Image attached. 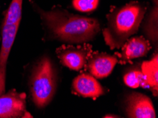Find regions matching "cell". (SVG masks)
<instances>
[{
  "label": "cell",
  "mask_w": 158,
  "mask_h": 118,
  "mask_svg": "<svg viewBox=\"0 0 158 118\" xmlns=\"http://www.w3.org/2000/svg\"><path fill=\"white\" fill-rule=\"evenodd\" d=\"M31 4L41 21L45 40H56L64 45L88 43L101 31L97 18L77 15L60 6L45 11L32 0Z\"/></svg>",
  "instance_id": "cell-1"
},
{
  "label": "cell",
  "mask_w": 158,
  "mask_h": 118,
  "mask_svg": "<svg viewBox=\"0 0 158 118\" xmlns=\"http://www.w3.org/2000/svg\"><path fill=\"white\" fill-rule=\"evenodd\" d=\"M148 8L145 2L134 1L114 7L107 14L106 26L102 34L110 49L119 50L129 38L138 33Z\"/></svg>",
  "instance_id": "cell-2"
},
{
  "label": "cell",
  "mask_w": 158,
  "mask_h": 118,
  "mask_svg": "<svg viewBox=\"0 0 158 118\" xmlns=\"http://www.w3.org/2000/svg\"><path fill=\"white\" fill-rule=\"evenodd\" d=\"M57 72L48 56H43L33 65L29 79L32 100L38 108L48 106L53 99L57 87Z\"/></svg>",
  "instance_id": "cell-3"
},
{
  "label": "cell",
  "mask_w": 158,
  "mask_h": 118,
  "mask_svg": "<svg viewBox=\"0 0 158 118\" xmlns=\"http://www.w3.org/2000/svg\"><path fill=\"white\" fill-rule=\"evenodd\" d=\"M60 62L70 70L79 71L86 67L91 54L92 45L88 43L81 45H63L56 49Z\"/></svg>",
  "instance_id": "cell-4"
},
{
  "label": "cell",
  "mask_w": 158,
  "mask_h": 118,
  "mask_svg": "<svg viewBox=\"0 0 158 118\" xmlns=\"http://www.w3.org/2000/svg\"><path fill=\"white\" fill-rule=\"evenodd\" d=\"M123 109L127 117L155 118L156 113L150 97L138 92H129L124 96Z\"/></svg>",
  "instance_id": "cell-5"
},
{
  "label": "cell",
  "mask_w": 158,
  "mask_h": 118,
  "mask_svg": "<svg viewBox=\"0 0 158 118\" xmlns=\"http://www.w3.org/2000/svg\"><path fill=\"white\" fill-rule=\"evenodd\" d=\"M32 117L26 110V95L15 89L0 96V118Z\"/></svg>",
  "instance_id": "cell-6"
},
{
  "label": "cell",
  "mask_w": 158,
  "mask_h": 118,
  "mask_svg": "<svg viewBox=\"0 0 158 118\" xmlns=\"http://www.w3.org/2000/svg\"><path fill=\"white\" fill-rule=\"evenodd\" d=\"M19 27L17 24H3L2 26L0 47V96L5 93L7 62Z\"/></svg>",
  "instance_id": "cell-7"
},
{
  "label": "cell",
  "mask_w": 158,
  "mask_h": 118,
  "mask_svg": "<svg viewBox=\"0 0 158 118\" xmlns=\"http://www.w3.org/2000/svg\"><path fill=\"white\" fill-rule=\"evenodd\" d=\"M151 45L144 36H131L116 55L119 63L125 64L132 60L145 57L151 49Z\"/></svg>",
  "instance_id": "cell-8"
},
{
  "label": "cell",
  "mask_w": 158,
  "mask_h": 118,
  "mask_svg": "<svg viewBox=\"0 0 158 118\" xmlns=\"http://www.w3.org/2000/svg\"><path fill=\"white\" fill-rule=\"evenodd\" d=\"M116 55H110L106 52H95L91 54L87 66L91 75L96 79H104L109 76L118 63Z\"/></svg>",
  "instance_id": "cell-9"
},
{
  "label": "cell",
  "mask_w": 158,
  "mask_h": 118,
  "mask_svg": "<svg viewBox=\"0 0 158 118\" xmlns=\"http://www.w3.org/2000/svg\"><path fill=\"white\" fill-rule=\"evenodd\" d=\"M72 91L74 94L83 98H96L106 93V89L90 74L82 73L76 76L72 83Z\"/></svg>",
  "instance_id": "cell-10"
},
{
  "label": "cell",
  "mask_w": 158,
  "mask_h": 118,
  "mask_svg": "<svg viewBox=\"0 0 158 118\" xmlns=\"http://www.w3.org/2000/svg\"><path fill=\"white\" fill-rule=\"evenodd\" d=\"M152 6L147 9L141 23L143 36L152 47L157 50L158 43V0H151Z\"/></svg>",
  "instance_id": "cell-11"
},
{
  "label": "cell",
  "mask_w": 158,
  "mask_h": 118,
  "mask_svg": "<svg viewBox=\"0 0 158 118\" xmlns=\"http://www.w3.org/2000/svg\"><path fill=\"white\" fill-rule=\"evenodd\" d=\"M141 70L144 75L147 88L155 96L158 94V55L157 50L148 61H145L141 65Z\"/></svg>",
  "instance_id": "cell-12"
},
{
  "label": "cell",
  "mask_w": 158,
  "mask_h": 118,
  "mask_svg": "<svg viewBox=\"0 0 158 118\" xmlns=\"http://www.w3.org/2000/svg\"><path fill=\"white\" fill-rule=\"evenodd\" d=\"M123 82L129 88H147L141 67H133L124 74Z\"/></svg>",
  "instance_id": "cell-13"
},
{
  "label": "cell",
  "mask_w": 158,
  "mask_h": 118,
  "mask_svg": "<svg viewBox=\"0 0 158 118\" xmlns=\"http://www.w3.org/2000/svg\"><path fill=\"white\" fill-rule=\"evenodd\" d=\"M23 0H12L7 9L3 24L19 25L22 15Z\"/></svg>",
  "instance_id": "cell-14"
},
{
  "label": "cell",
  "mask_w": 158,
  "mask_h": 118,
  "mask_svg": "<svg viewBox=\"0 0 158 118\" xmlns=\"http://www.w3.org/2000/svg\"><path fill=\"white\" fill-rule=\"evenodd\" d=\"M99 3V0H73V6L77 11L89 13L96 10Z\"/></svg>",
  "instance_id": "cell-15"
},
{
  "label": "cell",
  "mask_w": 158,
  "mask_h": 118,
  "mask_svg": "<svg viewBox=\"0 0 158 118\" xmlns=\"http://www.w3.org/2000/svg\"><path fill=\"white\" fill-rule=\"evenodd\" d=\"M103 117H119L118 115H111V114H108L106 115H104Z\"/></svg>",
  "instance_id": "cell-16"
}]
</instances>
